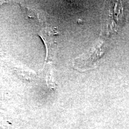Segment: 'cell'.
Instances as JSON below:
<instances>
[{
	"label": "cell",
	"mask_w": 129,
	"mask_h": 129,
	"mask_svg": "<svg viewBox=\"0 0 129 129\" xmlns=\"http://www.w3.org/2000/svg\"><path fill=\"white\" fill-rule=\"evenodd\" d=\"M105 51V43L100 41L88 52L77 57L74 60L73 66L75 69L85 71L93 69Z\"/></svg>",
	"instance_id": "obj_1"
},
{
	"label": "cell",
	"mask_w": 129,
	"mask_h": 129,
	"mask_svg": "<svg viewBox=\"0 0 129 129\" xmlns=\"http://www.w3.org/2000/svg\"><path fill=\"white\" fill-rule=\"evenodd\" d=\"M57 34L52 28L46 27L42 29L39 33V35L44 42L46 48V60L53 59L55 49L56 42L55 36Z\"/></svg>",
	"instance_id": "obj_2"
}]
</instances>
